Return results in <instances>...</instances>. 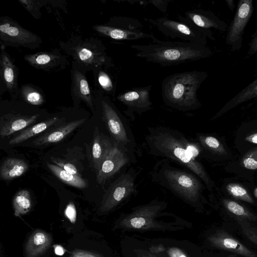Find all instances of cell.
Wrapping results in <instances>:
<instances>
[{
  "mask_svg": "<svg viewBox=\"0 0 257 257\" xmlns=\"http://www.w3.org/2000/svg\"><path fill=\"white\" fill-rule=\"evenodd\" d=\"M145 140L149 153L177 162L187 168L211 191L213 183L201 163L188 152L190 142L179 131L164 126L147 128Z\"/></svg>",
  "mask_w": 257,
  "mask_h": 257,
  "instance_id": "6da1fadb",
  "label": "cell"
},
{
  "mask_svg": "<svg viewBox=\"0 0 257 257\" xmlns=\"http://www.w3.org/2000/svg\"><path fill=\"white\" fill-rule=\"evenodd\" d=\"M150 39L151 43L134 44L131 47L136 50L137 57L163 67L194 62L212 55V51L206 45L181 41L161 40L153 34Z\"/></svg>",
  "mask_w": 257,
  "mask_h": 257,
  "instance_id": "7a4b0ae2",
  "label": "cell"
},
{
  "mask_svg": "<svg viewBox=\"0 0 257 257\" xmlns=\"http://www.w3.org/2000/svg\"><path fill=\"white\" fill-rule=\"evenodd\" d=\"M152 181L169 190L189 205L197 209L203 206V184L196 175L172 166L169 160L157 162L151 172Z\"/></svg>",
  "mask_w": 257,
  "mask_h": 257,
  "instance_id": "3957f363",
  "label": "cell"
},
{
  "mask_svg": "<svg viewBox=\"0 0 257 257\" xmlns=\"http://www.w3.org/2000/svg\"><path fill=\"white\" fill-rule=\"evenodd\" d=\"M206 72L190 71L166 77L162 83V96L168 106L181 111L199 109L197 91L207 77Z\"/></svg>",
  "mask_w": 257,
  "mask_h": 257,
  "instance_id": "277c9868",
  "label": "cell"
},
{
  "mask_svg": "<svg viewBox=\"0 0 257 257\" xmlns=\"http://www.w3.org/2000/svg\"><path fill=\"white\" fill-rule=\"evenodd\" d=\"M59 45L68 56L71 57L75 68L84 73L92 69L114 66L111 59L105 52L101 42L94 38L83 39L73 36L66 42L61 41Z\"/></svg>",
  "mask_w": 257,
  "mask_h": 257,
  "instance_id": "5b68a950",
  "label": "cell"
},
{
  "mask_svg": "<svg viewBox=\"0 0 257 257\" xmlns=\"http://www.w3.org/2000/svg\"><path fill=\"white\" fill-rule=\"evenodd\" d=\"M164 201L152 200L148 204L135 207L131 212L122 215L118 221L119 228L128 230H171L170 223L157 220L167 208Z\"/></svg>",
  "mask_w": 257,
  "mask_h": 257,
  "instance_id": "8992f818",
  "label": "cell"
},
{
  "mask_svg": "<svg viewBox=\"0 0 257 257\" xmlns=\"http://www.w3.org/2000/svg\"><path fill=\"white\" fill-rule=\"evenodd\" d=\"M102 118L114 142L133 155L137 148L126 119L106 97L101 99Z\"/></svg>",
  "mask_w": 257,
  "mask_h": 257,
  "instance_id": "52a82bcc",
  "label": "cell"
},
{
  "mask_svg": "<svg viewBox=\"0 0 257 257\" xmlns=\"http://www.w3.org/2000/svg\"><path fill=\"white\" fill-rule=\"evenodd\" d=\"M144 20L164 36L172 39H179L183 42L204 45L207 44V38L215 40L212 32L192 27L180 21L173 20L167 17L144 18Z\"/></svg>",
  "mask_w": 257,
  "mask_h": 257,
  "instance_id": "ba28073f",
  "label": "cell"
},
{
  "mask_svg": "<svg viewBox=\"0 0 257 257\" xmlns=\"http://www.w3.org/2000/svg\"><path fill=\"white\" fill-rule=\"evenodd\" d=\"M92 29L100 35L115 40H137L150 38L151 36L143 30L140 21L127 17H114L106 24L95 25Z\"/></svg>",
  "mask_w": 257,
  "mask_h": 257,
  "instance_id": "9c48e42d",
  "label": "cell"
},
{
  "mask_svg": "<svg viewBox=\"0 0 257 257\" xmlns=\"http://www.w3.org/2000/svg\"><path fill=\"white\" fill-rule=\"evenodd\" d=\"M139 171L131 167L108 187L104 194L100 210L106 212L126 201L137 191L136 180Z\"/></svg>",
  "mask_w": 257,
  "mask_h": 257,
  "instance_id": "30bf717a",
  "label": "cell"
},
{
  "mask_svg": "<svg viewBox=\"0 0 257 257\" xmlns=\"http://www.w3.org/2000/svg\"><path fill=\"white\" fill-rule=\"evenodd\" d=\"M0 39L1 45L5 47L9 46L35 49L40 47L42 43L39 36L6 16L0 18Z\"/></svg>",
  "mask_w": 257,
  "mask_h": 257,
  "instance_id": "8fae6325",
  "label": "cell"
},
{
  "mask_svg": "<svg viewBox=\"0 0 257 257\" xmlns=\"http://www.w3.org/2000/svg\"><path fill=\"white\" fill-rule=\"evenodd\" d=\"M253 12L252 0H240L235 14L225 38V43L230 46L231 51L239 50L242 47L245 28Z\"/></svg>",
  "mask_w": 257,
  "mask_h": 257,
  "instance_id": "7c38bea8",
  "label": "cell"
},
{
  "mask_svg": "<svg viewBox=\"0 0 257 257\" xmlns=\"http://www.w3.org/2000/svg\"><path fill=\"white\" fill-rule=\"evenodd\" d=\"M151 89V85L133 88L117 96V100L126 107L123 111L124 114L132 120L135 118V113L142 114L152 109L153 103L150 97Z\"/></svg>",
  "mask_w": 257,
  "mask_h": 257,
  "instance_id": "4fadbf2b",
  "label": "cell"
},
{
  "mask_svg": "<svg viewBox=\"0 0 257 257\" xmlns=\"http://www.w3.org/2000/svg\"><path fill=\"white\" fill-rule=\"evenodd\" d=\"M135 160V156L126 151L114 142L112 149L97 173V182L104 185L123 167L132 162L134 163Z\"/></svg>",
  "mask_w": 257,
  "mask_h": 257,
  "instance_id": "5bb4252c",
  "label": "cell"
},
{
  "mask_svg": "<svg viewBox=\"0 0 257 257\" xmlns=\"http://www.w3.org/2000/svg\"><path fill=\"white\" fill-rule=\"evenodd\" d=\"M178 19L192 27L210 32L211 29L225 32L228 28L227 24L213 12L201 9L186 11L179 15Z\"/></svg>",
  "mask_w": 257,
  "mask_h": 257,
  "instance_id": "9a60e30c",
  "label": "cell"
},
{
  "mask_svg": "<svg viewBox=\"0 0 257 257\" xmlns=\"http://www.w3.org/2000/svg\"><path fill=\"white\" fill-rule=\"evenodd\" d=\"M24 58L31 66L49 72L64 69L69 64L66 57L58 50L27 54Z\"/></svg>",
  "mask_w": 257,
  "mask_h": 257,
  "instance_id": "2e32d148",
  "label": "cell"
},
{
  "mask_svg": "<svg viewBox=\"0 0 257 257\" xmlns=\"http://www.w3.org/2000/svg\"><path fill=\"white\" fill-rule=\"evenodd\" d=\"M1 82L12 96H17L20 94L18 87V69L14 64L5 47L1 46L0 55Z\"/></svg>",
  "mask_w": 257,
  "mask_h": 257,
  "instance_id": "e0dca14e",
  "label": "cell"
},
{
  "mask_svg": "<svg viewBox=\"0 0 257 257\" xmlns=\"http://www.w3.org/2000/svg\"><path fill=\"white\" fill-rule=\"evenodd\" d=\"M39 116V114L25 115L9 113L1 116L0 135L4 138L21 131L34 122Z\"/></svg>",
  "mask_w": 257,
  "mask_h": 257,
  "instance_id": "ac0fdd59",
  "label": "cell"
},
{
  "mask_svg": "<svg viewBox=\"0 0 257 257\" xmlns=\"http://www.w3.org/2000/svg\"><path fill=\"white\" fill-rule=\"evenodd\" d=\"M71 72L72 97L76 100L83 101L89 107L94 108L92 95L84 73L74 67Z\"/></svg>",
  "mask_w": 257,
  "mask_h": 257,
  "instance_id": "d6986e66",
  "label": "cell"
},
{
  "mask_svg": "<svg viewBox=\"0 0 257 257\" xmlns=\"http://www.w3.org/2000/svg\"><path fill=\"white\" fill-rule=\"evenodd\" d=\"M211 243L218 248L228 250L245 257H256V254L233 237L218 233L209 237Z\"/></svg>",
  "mask_w": 257,
  "mask_h": 257,
  "instance_id": "ffe728a7",
  "label": "cell"
},
{
  "mask_svg": "<svg viewBox=\"0 0 257 257\" xmlns=\"http://www.w3.org/2000/svg\"><path fill=\"white\" fill-rule=\"evenodd\" d=\"M85 121V118H82L70 121L40 136L33 142V144L36 146H41L58 143L80 126Z\"/></svg>",
  "mask_w": 257,
  "mask_h": 257,
  "instance_id": "44dd1931",
  "label": "cell"
},
{
  "mask_svg": "<svg viewBox=\"0 0 257 257\" xmlns=\"http://www.w3.org/2000/svg\"><path fill=\"white\" fill-rule=\"evenodd\" d=\"M112 143L107 137L100 134L97 127L95 131L92 147V157L94 168L98 173L112 149Z\"/></svg>",
  "mask_w": 257,
  "mask_h": 257,
  "instance_id": "7402d4cb",
  "label": "cell"
},
{
  "mask_svg": "<svg viewBox=\"0 0 257 257\" xmlns=\"http://www.w3.org/2000/svg\"><path fill=\"white\" fill-rule=\"evenodd\" d=\"M52 238L42 230L34 232L30 236L25 246L27 257H38L42 255L50 246Z\"/></svg>",
  "mask_w": 257,
  "mask_h": 257,
  "instance_id": "603a6c76",
  "label": "cell"
},
{
  "mask_svg": "<svg viewBox=\"0 0 257 257\" xmlns=\"http://www.w3.org/2000/svg\"><path fill=\"white\" fill-rule=\"evenodd\" d=\"M256 99H257V77L230 99L212 117V119L220 116L243 102Z\"/></svg>",
  "mask_w": 257,
  "mask_h": 257,
  "instance_id": "cb8c5ba5",
  "label": "cell"
},
{
  "mask_svg": "<svg viewBox=\"0 0 257 257\" xmlns=\"http://www.w3.org/2000/svg\"><path fill=\"white\" fill-rule=\"evenodd\" d=\"M28 164L23 160L9 158L2 164L0 169L1 177L9 180L19 177L28 169Z\"/></svg>",
  "mask_w": 257,
  "mask_h": 257,
  "instance_id": "d4e9b609",
  "label": "cell"
},
{
  "mask_svg": "<svg viewBox=\"0 0 257 257\" xmlns=\"http://www.w3.org/2000/svg\"><path fill=\"white\" fill-rule=\"evenodd\" d=\"M58 120L57 116L53 117L45 121L28 127L13 138L9 142L10 145H15L22 143L31 138L40 134L50 127Z\"/></svg>",
  "mask_w": 257,
  "mask_h": 257,
  "instance_id": "484cf974",
  "label": "cell"
},
{
  "mask_svg": "<svg viewBox=\"0 0 257 257\" xmlns=\"http://www.w3.org/2000/svg\"><path fill=\"white\" fill-rule=\"evenodd\" d=\"M51 171L64 183L78 188H84L87 184L80 176L70 173L56 165L47 163Z\"/></svg>",
  "mask_w": 257,
  "mask_h": 257,
  "instance_id": "4316f807",
  "label": "cell"
},
{
  "mask_svg": "<svg viewBox=\"0 0 257 257\" xmlns=\"http://www.w3.org/2000/svg\"><path fill=\"white\" fill-rule=\"evenodd\" d=\"M13 205L16 216H20L29 212L32 206L31 195L28 190H22L15 195Z\"/></svg>",
  "mask_w": 257,
  "mask_h": 257,
  "instance_id": "83f0119b",
  "label": "cell"
},
{
  "mask_svg": "<svg viewBox=\"0 0 257 257\" xmlns=\"http://www.w3.org/2000/svg\"><path fill=\"white\" fill-rule=\"evenodd\" d=\"M196 140L200 146L213 153L219 155L226 153L225 150L222 143L213 136L197 134Z\"/></svg>",
  "mask_w": 257,
  "mask_h": 257,
  "instance_id": "f1b7e54d",
  "label": "cell"
},
{
  "mask_svg": "<svg viewBox=\"0 0 257 257\" xmlns=\"http://www.w3.org/2000/svg\"><path fill=\"white\" fill-rule=\"evenodd\" d=\"M20 94L24 100L30 104L40 105L44 102L41 93L30 85H23L20 89Z\"/></svg>",
  "mask_w": 257,
  "mask_h": 257,
  "instance_id": "f546056e",
  "label": "cell"
},
{
  "mask_svg": "<svg viewBox=\"0 0 257 257\" xmlns=\"http://www.w3.org/2000/svg\"><path fill=\"white\" fill-rule=\"evenodd\" d=\"M149 250L162 257H190L184 250L175 246L165 247L163 245H155Z\"/></svg>",
  "mask_w": 257,
  "mask_h": 257,
  "instance_id": "4dcf8cb0",
  "label": "cell"
},
{
  "mask_svg": "<svg viewBox=\"0 0 257 257\" xmlns=\"http://www.w3.org/2000/svg\"><path fill=\"white\" fill-rule=\"evenodd\" d=\"M226 189L228 193L235 198L247 203H254L250 193L242 186L236 183H230L226 185Z\"/></svg>",
  "mask_w": 257,
  "mask_h": 257,
  "instance_id": "1f68e13d",
  "label": "cell"
},
{
  "mask_svg": "<svg viewBox=\"0 0 257 257\" xmlns=\"http://www.w3.org/2000/svg\"><path fill=\"white\" fill-rule=\"evenodd\" d=\"M96 81L104 92L111 94L115 93V87L109 75L103 70H99L96 76Z\"/></svg>",
  "mask_w": 257,
  "mask_h": 257,
  "instance_id": "d6a6232c",
  "label": "cell"
},
{
  "mask_svg": "<svg viewBox=\"0 0 257 257\" xmlns=\"http://www.w3.org/2000/svg\"><path fill=\"white\" fill-rule=\"evenodd\" d=\"M223 204L230 212L236 216L247 218H250L252 216L248 210L236 201L225 199Z\"/></svg>",
  "mask_w": 257,
  "mask_h": 257,
  "instance_id": "836d02e7",
  "label": "cell"
},
{
  "mask_svg": "<svg viewBox=\"0 0 257 257\" xmlns=\"http://www.w3.org/2000/svg\"><path fill=\"white\" fill-rule=\"evenodd\" d=\"M20 3L36 19L41 17V8L45 5V1L19 0Z\"/></svg>",
  "mask_w": 257,
  "mask_h": 257,
  "instance_id": "e575fe53",
  "label": "cell"
},
{
  "mask_svg": "<svg viewBox=\"0 0 257 257\" xmlns=\"http://www.w3.org/2000/svg\"><path fill=\"white\" fill-rule=\"evenodd\" d=\"M241 164L247 169H257V148L247 152L242 159Z\"/></svg>",
  "mask_w": 257,
  "mask_h": 257,
  "instance_id": "d590c367",
  "label": "cell"
},
{
  "mask_svg": "<svg viewBox=\"0 0 257 257\" xmlns=\"http://www.w3.org/2000/svg\"><path fill=\"white\" fill-rule=\"evenodd\" d=\"M51 160L53 163L67 172L72 174L80 176L75 166L69 162L61 159L55 157H51Z\"/></svg>",
  "mask_w": 257,
  "mask_h": 257,
  "instance_id": "8d00e7d4",
  "label": "cell"
},
{
  "mask_svg": "<svg viewBox=\"0 0 257 257\" xmlns=\"http://www.w3.org/2000/svg\"><path fill=\"white\" fill-rule=\"evenodd\" d=\"M64 214L72 223H74L76 220L77 212L74 204L72 202L66 206Z\"/></svg>",
  "mask_w": 257,
  "mask_h": 257,
  "instance_id": "74e56055",
  "label": "cell"
},
{
  "mask_svg": "<svg viewBox=\"0 0 257 257\" xmlns=\"http://www.w3.org/2000/svg\"><path fill=\"white\" fill-rule=\"evenodd\" d=\"M257 53V29L251 36L250 42L248 44V50L246 58H248Z\"/></svg>",
  "mask_w": 257,
  "mask_h": 257,
  "instance_id": "f35d334b",
  "label": "cell"
},
{
  "mask_svg": "<svg viewBox=\"0 0 257 257\" xmlns=\"http://www.w3.org/2000/svg\"><path fill=\"white\" fill-rule=\"evenodd\" d=\"M70 257H103L101 255L86 250L76 249L72 252Z\"/></svg>",
  "mask_w": 257,
  "mask_h": 257,
  "instance_id": "ab89813d",
  "label": "cell"
},
{
  "mask_svg": "<svg viewBox=\"0 0 257 257\" xmlns=\"http://www.w3.org/2000/svg\"><path fill=\"white\" fill-rule=\"evenodd\" d=\"M138 257H161V256L150 251L149 250L138 249L135 251Z\"/></svg>",
  "mask_w": 257,
  "mask_h": 257,
  "instance_id": "60d3db41",
  "label": "cell"
},
{
  "mask_svg": "<svg viewBox=\"0 0 257 257\" xmlns=\"http://www.w3.org/2000/svg\"><path fill=\"white\" fill-rule=\"evenodd\" d=\"M149 2L152 3L160 11L165 13L167 11V6L169 1H151Z\"/></svg>",
  "mask_w": 257,
  "mask_h": 257,
  "instance_id": "b9f144b4",
  "label": "cell"
},
{
  "mask_svg": "<svg viewBox=\"0 0 257 257\" xmlns=\"http://www.w3.org/2000/svg\"><path fill=\"white\" fill-rule=\"evenodd\" d=\"M245 140L247 142L257 144V132L247 136L245 137Z\"/></svg>",
  "mask_w": 257,
  "mask_h": 257,
  "instance_id": "7bdbcfd3",
  "label": "cell"
},
{
  "mask_svg": "<svg viewBox=\"0 0 257 257\" xmlns=\"http://www.w3.org/2000/svg\"><path fill=\"white\" fill-rule=\"evenodd\" d=\"M54 251L55 253L58 255H62L65 253L64 248L60 245H54Z\"/></svg>",
  "mask_w": 257,
  "mask_h": 257,
  "instance_id": "ee69618b",
  "label": "cell"
},
{
  "mask_svg": "<svg viewBox=\"0 0 257 257\" xmlns=\"http://www.w3.org/2000/svg\"><path fill=\"white\" fill-rule=\"evenodd\" d=\"M225 2L226 3V4L229 8V9L232 11L234 8H235V6L233 0H225Z\"/></svg>",
  "mask_w": 257,
  "mask_h": 257,
  "instance_id": "f6af8a7d",
  "label": "cell"
},
{
  "mask_svg": "<svg viewBox=\"0 0 257 257\" xmlns=\"http://www.w3.org/2000/svg\"><path fill=\"white\" fill-rule=\"evenodd\" d=\"M255 192L256 194L257 195V189Z\"/></svg>",
  "mask_w": 257,
  "mask_h": 257,
  "instance_id": "bcb514c9",
  "label": "cell"
}]
</instances>
